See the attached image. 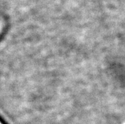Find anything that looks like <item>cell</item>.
Here are the masks:
<instances>
[{"label":"cell","instance_id":"1","mask_svg":"<svg viewBox=\"0 0 125 124\" xmlns=\"http://www.w3.org/2000/svg\"><path fill=\"white\" fill-rule=\"evenodd\" d=\"M1 25L0 24V30H1Z\"/></svg>","mask_w":125,"mask_h":124}]
</instances>
